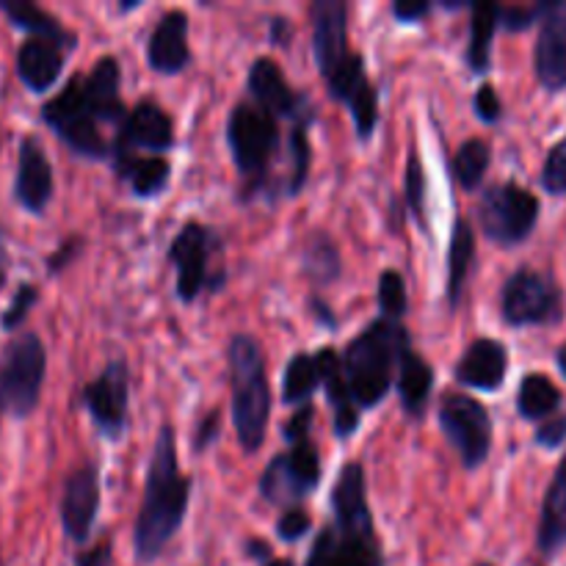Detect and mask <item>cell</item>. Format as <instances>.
Returning <instances> with one entry per match:
<instances>
[{"instance_id": "6da1fadb", "label": "cell", "mask_w": 566, "mask_h": 566, "mask_svg": "<svg viewBox=\"0 0 566 566\" xmlns=\"http://www.w3.org/2000/svg\"><path fill=\"white\" fill-rule=\"evenodd\" d=\"M332 514L335 520L315 539L307 566H385L359 462L343 464L332 490Z\"/></svg>"}, {"instance_id": "7a4b0ae2", "label": "cell", "mask_w": 566, "mask_h": 566, "mask_svg": "<svg viewBox=\"0 0 566 566\" xmlns=\"http://www.w3.org/2000/svg\"><path fill=\"white\" fill-rule=\"evenodd\" d=\"M188 497H191V481L180 473L175 429L164 426L149 457L147 486H144V503L136 523L138 562H155L164 553L171 536L180 531Z\"/></svg>"}, {"instance_id": "3957f363", "label": "cell", "mask_w": 566, "mask_h": 566, "mask_svg": "<svg viewBox=\"0 0 566 566\" xmlns=\"http://www.w3.org/2000/svg\"><path fill=\"white\" fill-rule=\"evenodd\" d=\"M409 348V335L398 321L379 318L368 326L359 337H354L346 348L343 374H346L348 390L359 409H370L381 403V398L392 387V370H396L401 354Z\"/></svg>"}, {"instance_id": "277c9868", "label": "cell", "mask_w": 566, "mask_h": 566, "mask_svg": "<svg viewBox=\"0 0 566 566\" xmlns=\"http://www.w3.org/2000/svg\"><path fill=\"white\" fill-rule=\"evenodd\" d=\"M232 374V423L243 451L254 453L265 442L271 415V387L265 374L263 348L249 335H235L230 343Z\"/></svg>"}, {"instance_id": "5b68a950", "label": "cell", "mask_w": 566, "mask_h": 566, "mask_svg": "<svg viewBox=\"0 0 566 566\" xmlns=\"http://www.w3.org/2000/svg\"><path fill=\"white\" fill-rule=\"evenodd\" d=\"M542 205L536 193L517 182H497L484 191L479 202L481 230L497 247H517L536 230Z\"/></svg>"}, {"instance_id": "8992f818", "label": "cell", "mask_w": 566, "mask_h": 566, "mask_svg": "<svg viewBox=\"0 0 566 566\" xmlns=\"http://www.w3.org/2000/svg\"><path fill=\"white\" fill-rule=\"evenodd\" d=\"M44 346L36 335H20L0 354V412L22 418L39 403L44 381Z\"/></svg>"}, {"instance_id": "52a82bcc", "label": "cell", "mask_w": 566, "mask_h": 566, "mask_svg": "<svg viewBox=\"0 0 566 566\" xmlns=\"http://www.w3.org/2000/svg\"><path fill=\"white\" fill-rule=\"evenodd\" d=\"M503 321L514 329L525 326L558 324L564 315L562 287L547 274L534 269H520L503 285L501 296Z\"/></svg>"}, {"instance_id": "ba28073f", "label": "cell", "mask_w": 566, "mask_h": 566, "mask_svg": "<svg viewBox=\"0 0 566 566\" xmlns=\"http://www.w3.org/2000/svg\"><path fill=\"white\" fill-rule=\"evenodd\" d=\"M227 142L241 175L258 177L269 169L276 147H280V127L269 111L258 103H238L227 122Z\"/></svg>"}, {"instance_id": "9c48e42d", "label": "cell", "mask_w": 566, "mask_h": 566, "mask_svg": "<svg viewBox=\"0 0 566 566\" xmlns=\"http://www.w3.org/2000/svg\"><path fill=\"white\" fill-rule=\"evenodd\" d=\"M44 122L64 138L77 155L83 158H105L111 153L108 142L99 133L97 119L83 97V77H72L59 97L44 105Z\"/></svg>"}, {"instance_id": "30bf717a", "label": "cell", "mask_w": 566, "mask_h": 566, "mask_svg": "<svg viewBox=\"0 0 566 566\" xmlns=\"http://www.w3.org/2000/svg\"><path fill=\"white\" fill-rule=\"evenodd\" d=\"M440 426L464 468L475 470L490 459L492 420L484 403L462 392H448L440 403Z\"/></svg>"}, {"instance_id": "8fae6325", "label": "cell", "mask_w": 566, "mask_h": 566, "mask_svg": "<svg viewBox=\"0 0 566 566\" xmlns=\"http://www.w3.org/2000/svg\"><path fill=\"white\" fill-rule=\"evenodd\" d=\"M321 484V459L313 442L304 440L291 446V451L271 459L260 479V492L274 506H287L298 503L302 497L313 495L315 486Z\"/></svg>"}, {"instance_id": "7c38bea8", "label": "cell", "mask_w": 566, "mask_h": 566, "mask_svg": "<svg viewBox=\"0 0 566 566\" xmlns=\"http://www.w3.org/2000/svg\"><path fill=\"white\" fill-rule=\"evenodd\" d=\"M127 403H130V370L125 359L108 363L92 385L83 387V407L111 440H119L125 431Z\"/></svg>"}, {"instance_id": "4fadbf2b", "label": "cell", "mask_w": 566, "mask_h": 566, "mask_svg": "<svg viewBox=\"0 0 566 566\" xmlns=\"http://www.w3.org/2000/svg\"><path fill=\"white\" fill-rule=\"evenodd\" d=\"M210 252H213V232L199 221H188L180 235L171 241L169 260L177 269V296L182 302H193L202 293V287L210 285Z\"/></svg>"}, {"instance_id": "5bb4252c", "label": "cell", "mask_w": 566, "mask_h": 566, "mask_svg": "<svg viewBox=\"0 0 566 566\" xmlns=\"http://www.w3.org/2000/svg\"><path fill=\"white\" fill-rule=\"evenodd\" d=\"M313 48L324 81H332L352 61L348 9L343 0H318L313 6Z\"/></svg>"}, {"instance_id": "9a60e30c", "label": "cell", "mask_w": 566, "mask_h": 566, "mask_svg": "<svg viewBox=\"0 0 566 566\" xmlns=\"http://www.w3.org/2000/svg\"><path fill=\"white\" fill-rule=\"evenodd\" d=\"M534 70L542 88L558 94L566 88V0H551L539 22Z\"/></svg>"}, {"instance_id": "2e32d148", "label": "cell", "mask_w": 566, "mask_h": 566, "mask_svg": "<svg viewBox=\"0 0 566 566\" xmlns=\"http://www.w3.org/2000/svg\"><path fill=\"white\" fill-rule=\"evenodd\" d=\"M99 509V473L94 464H81L66 479L61 497V523L72 542H86Z\"/></svg>"}, {"instance_id": "e0dca14e", "label": "cell", "mask_w": 566, "mask_h": 566, "mask_svg": "<svg viewBox=\"0 0 566 566\" xmlns=\"http://www.w3.org/2000/svg\"><path fill=\"white\" fill-rule=\"evenodd\" d=\"M175 144L171 133V119L160 105L138 103L122 122L119 138H116L114 158L136 155V149H149V153H166Z\"/></svg>"}, {"instance_id": "ac0fdd59", "label": "cell", "mask_w": 566, "mask_h": 566, "mask_svg": "<svg viewBox=\"0 0 566 566\" xmlns=\"http://www.w3.org/2000/svg\"><path fill=\"white\" fill-rule=\"evenodd\" d=\"M509 374V352L503 343L492 337L470 343L464 357L457 365V381L481 392L501 390Z\"/></svg>"}, {"instance_id": "d6986e66", "label": "cell", "mask_w": 566, "mask_h": 566, "mask_svg": "<svg viewBox=\"0 0 566 566\" xmlns=\"http://www.w3.org/2000/svg\"><path fill=\"white\" fill-rule=\"evenodd\" d=\"M147 61L155 72L160 75H177L186 70L191 61V50H188V14L175 9L166 11L155 25L153 36L147 44Z\"/></svg>"}, {"instance_id": "ffe728a7", "label": "cell", "mask_w": 566, "mask_h": 566, "mask_svg": "<svg viewBox=\"0 0 566 566\" xmlns=\"http://www.w3.org/2000/svg\"><path fill=\"white\" fill-rule=\"evenodd\" d=\"M14 193L22 208L31 213H42L53 197V169L36 138H22Z\"/></svg>"}, {"instance_id": "44dd1931", "label": "cell", "mask_w": 566, "mask_h": 566, "mask_svg": "<svg viewBox=\"0 0 566 566\" xmlns=\"http://www.w3.org/2000/svg\"><path fill=\"white\" fill-rule=\"evenodd\" d=\"M249 88H252L254 103L271 116H285V119H298L304 116V97H298L291 86H287L285 75L276 66V61L258 59L249 70Z\"/></svg>"}, {"instance_id": "7402d4cb", "label": "cell", "mask_w": 566, "mask_h": 566, "mask_svg": "<svg viewBox=\"0 0 566 566\" xmlns=\"http://www.w3.org/2000/svg\"><path fill=\"white\" fill-rule=\"evenodd\" d=\"M315 365H318L321 385L326 387V398L335 409V434L352 437L359 426V407L354 403L352 390H348L340 357L335 354V348L326 346L315 354Z\"/></svg>"}, {"instance_id": "603a6c76", "label": "cell", "mask_w": 566, "mask_h": 566, "mask_svg": "<svg viewBox=\"0 0 566 566\" xmlns=\"http://www.w3.org/2000/svg\"><path fill=\"white\" fill-rule=\"evenodd\" d=\"M536 547L545 558H556L566 547V453L545 492L536 528Z\"/></svg>"}, {"instance_id": "cb8c5ba5", "label": "cell", "mask_w": 566, "mask_h": 566, "mask_svg": "<svg viewBox=\"0 0 566 566\" xmlns=\"http://www.w3.org/2000/svg\"><path fill=\"white\" fill-rule=\"evenodd\" d=\"M83 97L97 122H125L127 108L119 97V64L105 55L97 61L92 75L83 77Z\"/></svg>"}, {"instance_id": "d4e9b609", "label": "cell", "mask_w": 566, "mask_h": 566, "mask_svg": "<svg viewBox=\"0 0 566 566\" xmlns=\"http://www.w3.org/2000/svg\"><path fill=\"white\" fill-rule=\"evenodd\" d=\"M64 70V50L50 39L31 36L17 53V72L33 92H48Z\"/></svg>"}, {"instance_id": "484cf974", "label": "cell", "mask_w": 566, "mask_h": 566, "mask_svg": "<svg viewBox=\"0 0 566 566\" xmlns=\"http://www.w3.org/2000/svg\"><path fill=\"white\" fill-rule=\"evenodd\" d=\"M396 379L403 409H407L409 415L423 412L431 387H434V370H431V365L426 363L423 357H418L412 348H407V352L401 354V359H398Z\"/></svg>"}, {"instance_id": "4316f807", "label": "cell", "mask_w": 566, "mask_h": 566, "mask_svg": "<svg viewBox=\"0 0 566 566\" xmlns=\"http://www.w3.org/2000/svg\"><path fill=\"white\" fill-rule=\"evenodd\" d=\"M475 258V232L464 219L457 221L451 235V252H448V304L453 310L459 307L464 293V282H468L470 265Z\"/></svg>"}, {"instance_id": "83f0119b", "label": "cell", "mask_w": 566, "mask_h": 566, "mask_svg": "<svg viewBox=\"0 0 566 566\" xmlns=\"http://www.w3.org/2000/svg\"><path fill=\"white\" fill-rule=\"evenodd\" d=\"M562 401V390L553 385L551 376L528 374L520 381L517 412L523 420H542V423H545L547 418H553V415L558 412Z\"/></svg>"}, {"instance_id": "f1b7e54d", "label": "cell", "mask_w": 566, "mask_h": 566, "mask_svg": "<svg viewBox=\"0 0 566 566\" xmlns=\"http://www.w3.org/2000/svg\"><path fill=\"white\" fill-rule=\"evenodd\" d=\"M501 25V6L497 3H475L473 20H470V48L468 64L470 70L484 75L492 61V39Z\"/></svg>"}, {"instance_id": "f546056e", "label": "cell", "mask_w": 566, "mask_h": 566, "mask_svg": "<svg viewBox=\"0 0 566 566\" xmlns=\"http://www.w3.org/2000/svg\"><path fill=\"white\" fill-rule=\"evenodd\" d=\"M0 9L11 17V22L25 31H31L36 39H50V42L61 44V48H75V36L64 31L59 20L42 11L39 6L28 3V0H3Z\"/></svg>"}, {"instance_id": "4dcf8cb0", "label": "cell", "mask_w": 566, "mask_h": 566, "mask_svg": "<svg viewBox=\"0 0 566 566\" xmlns=\"http://www.w3.org/2000/svg\"><path fill=\"white\" fill-rule=\"evenodd\" d=\"M116 169L125 180H130V188L138 197H155L169 186V160L160 155H149V158L125 155V158H116Z\"/></svg>"}, {"instance_id": "1f68e13d", "label": "cell", "mask_w": 566, "mask_h": 566, "mask_svg": "<svg viewBox=\"0 0 566 566\" xmlns=\"http://www.w3.org/2000/svg\"><path fill=\"white\" fill-rule=\"evenodd\" d=\"M321 385L318 365L315 357L298 352L296 357H291L285 368V381H282V401L285 403H310V396L315 392V387Z\"/></svg>"}, {"instance_id": "d6a6232c", "label": "cell", "mask_w": 566, "mask_h": 566, "mask_svg": "<svg viewBox=\"0 0 566 566\" xmlns=\"http://www.w3.org/2000/svg\"><path fill=\"white\" fill-rule=\"evenodd\" d=\"M492 149L490 144L481 142V138H470L459 147L457 158H453V171H457V180L464 191H475L484 180L486 169H490Z\"/></svg>"}, {"instance_id": "836d02e7", "label": "cell", "mask_w": 566, "mask_h": 566, "mask_svg": "<svg viewBox=\"0 0 566 566\" xmlns=\"http://www.w3.org/2000/svg\"><path fill=\"white\" fill-rule=\"evenodd\" d=\"M304 271L318 285H326V282L340 274V254H337V247L329 238L315 235L313 241H307V247H304Z\"/></svg>"}, {"instance_id": "e575fe53", "label": "cell", "mask_w": 566, "mask_h": 566, "mask_svg": "<svg viewBox=\"0 0 566 566\" xmlns=\"http://www.w3.org/2000/svg\"><path fill=\"white\" fill-rule=\"evenodd\" d=\"M291 158H293V175L291 186H287V193H298L307 182L310 175V136H307V122H298L291 133Z\"/></svg>"}, {"instance_id": "d590c367", "label": "cell", "mask_w": 566, "mask_h": 566, "mask_svg": "<svg viewBox=\"0 0 566 566\" xmlns=\"http://www.w3.org/2000/svg\"><path fill=\"white\" fill-rule=\"evenodd\" d=\"M379 304L387 321H398L407 313V285L398 271H385L379 280Z\"/></svg>"}, {"instance_id": "8d00e7d4", "label": "cell", "mask_w": 566, "mask_h": 566, "mask_svg": "<svg viewBox=\"0 0 566 566\" xmlns=\"http://www.w3.org/2000/svg\"><path fill=\"white\" fill-rule=\"evenodd\" d=\"M539 180L551 197H566V136L551 147Z\"/></svg>"}, {"instance_id": "74e56055", "label": "cell", "mask_w": 566, "mask_h": 566, "mask_svg": "<svg viewBox=\"0 0 566 566\" xmlns=\"http://www.w3.org/2000/svg\"><path fill=\"white\" fill-rule=\"evenodd\" d=\"M407 205L415 219H418V224L426 230V171L418 153L409 155L407 160Z\"/></svg>"}, {"instance_id": "f35d334b", "label": "cell", "mask_w": 566, "mask_h": 566, "mask_svg": "<svg viewBox=\"0 0 566 566\" xmlns=\"http://www.w3.org/2000/svg\"><path fill=\"white\" fill-rule=\"evenodd\" d=\"M545 11H547V3L501 6V25L506 28V31H528L531 25L542 22Z\"/></svg>"}, {"instance_id": "ab89813d", "label": "cell", "mask_w": 566, "mask_h": 566, "mask_svg": "<svg viewBox=\"0 0 566 566\" xmlns=\"http://www.w3.org/2000/svg\"><path fill=\"white\" fill-rule=\"evenodd\" d=\"M310 528H313V520H310V514L298 506L285 509L280 523H276V534H280L282 542H298L302 536L310 534Z\"/></svg>"}, {"instance_id": "60d3db41", "label": "cell", "mask_w": 566, "mask_h": 566, "mask_svg": "<svg viewBox=\"0 0 566 566\" xmlns=\"http://www.w3.org/2000/svg\"><path fill=\"white\" fill-rule=\"evenodd\" d=\"M473 105H475V114H479V119L486 122V125H495V122L503 116V103H501V97H497V92L492 83H481V88L475 92Z\"/></svg>"}, {"instance_id": "b9f144b4", "label": "cell", "mask_w": 566, "mask_h": 566, "mask_svg": "<svg viewBox=\"0 0 566 566\" xmlns=\"http://www.w3.org/2000/svg\"><path fill=\"white\" fill-rule=\"evenodd\" d=\"M534 442L539 448H547V451H558V448L566 442V415H558V418H547L545 423H539L536 429Z\"/></svg>"}, {"instance_id": "7bdbcfd3", "label": "cell", "mask_w": 566, "mask_h": 566, "mask_svg": "<svg viewBox=\"0 0 566 566\" xmlns=\"http://www.w3.org/2000/svg\"><path fill=\"white\" fill-rule=\"evenodd\" d=\"M33 302H36V287H33V285H22L20 291H17V296H14V302H11V307L6 310V315H3V326H6V329H14L17 324H22Z\"/></svg>"}, {"instance_id": "ee69618b", "label": "cell", "mask_w": 566, "mask_h": 566, "mask_svg": "<svg viewBox=\"0 0 566 566\" xmlns=\"http://www.w3.org/2000/svg\"><path fill=\"white\" fill-rule=\"evenodd\" d=\"M313 415H315L313 403H302V409H298V412L293 415L291 420H287V426H285V431H282V434H285V440L291 442V446L310 440V426H313Z\"/></svg>"}, {"instance_id": "f6af8a7d", "label": "cell", "mask_w": 566, "mask_h": 566, "mask_svg": "<svg viewBox=\"0 0 566 566\" xmlns=\"http://www.w3.org/2000/svg\"><path fill=\"white\" fill-rule=\"evenodd\" d=\"M429 11H431L429 0H398V3L392 6V14H396V20L401 22H418L423 20Z\"/></svg>"}, {"instance_id": "bcb514c9", "label": "cell", "mask_w": 566, "mask_h": 566, "mask_svg": "<svg viewBox=\"0 0 566 566\" xmlns=\"http://www.w3.org/2000/svg\"><path fill=\"white\" fill-rule=\"evenodd\" d=\"M219 429H221V415H219V409H216V412H210L208 418L199 423L197 434H193V448H197V451H205L210 442H216V434H219Z\"/></svg>"}, {"instance_id": "7dc6e473", "label": "cell", "mask_w": 566, "mask_h": 566, "mask_svg": "<svg viewBox=\"0 0 566 566\" xmlns=\"http://www.w3.org/2000/svg\"><path fill=\"white\" fill-rule=\"evenodd\" d=\"M111 562V545H97L94 551H86L81 553V556L75 558V566H108Z\"/></svg>"}, {"instance_id": "c3c4849f", "label": "cell", "mask_w": 566, "mask_h": 566, "mask_svg": "<svg viewBox=\"0 0 566 566\" xmlns=\"http://www.w3.org/2000/svg\"><path fill=\"white\" fill-rule=\"evenodd\" d=\"M77 249H81V241H70V243H64V249H59V252L53 254V258H50V271H59V269H64L66 263H70L72 258H75L77 254Z\"/></svg>"}, {"instance_id": "681fc988", "label": "cell", "mask_w": 566, "mask_h": 566, "mask_svg": "<svg viewBox=\"0 0 566 566\" xmlns=\"http://www.w3.org/2000/svg\"><path fill=\"white\" fill-rule=\"evenodd\" d=\"M271 39H274L276 44H287V39H291V22L276 17V20L271 22Z\"/></svg>"}, {"instance_id": "f907efd6", "label": "cell", "mask_w": 566, "mask_h": 566, "mask_svg": "<svg viewBox=\"0 0 566 566\" xmlns=\"http://www.w3.org/2000/svg\"><path fill=\"white\" fill-rule=\"evenodd\" d=\"M247 551H249V556H254V558H260V562H274V558H271V547L265 545V542H247Z\"/></svg>"}, {"instance_id": "816d5d0a", "label": "cell", "mask_w": 566, "mask_h": 566, "mask_svg": "<svg viewBox=\"0 0 566 566\" xmlns=\"http://www.w3.org/2000/svg\"><path fill=\"white\" fill-rule=\"evenodd\" d=\"M315 307V313H318V318L321 321H326V324L329 326H335V318H332V313H329V307H326L324 302H321V298H313V302H310Z\"/></svg>"}, {"instance_id": "f5cc1de1", "label": "cell", "mask_w": 566, "mask_h": 566, "mask_svg": "<svg viewBox=\"0 0 566 566\" xmlns=\"http://www.w3.org/2000/svg\"><path fill=\"white\" fill-rule=\"evenodd\" d=\"M556 365H558V370H562V376L566 379V343L556 352Z\"/></svg>"}, {"instance_id": "db71d44e", "label": "cell", "mask_w": 566, "mask_h": 566, "mask_svg": "<svg viewBox=\"0 0 566 566\" xmlns=\"http://www.w3.org/2000/svg\"><path fill=\"white\" fill-rule=\"evenodd\" d=\"M265 566H293V562H287V558H282V562H269Z\"/></svg>"}, {"instance_id": "11a10c76", "label": "cell", "mask_w": 566, "mask_h": 566, "mask_svg": "<svg viewBox=\"0 0 566 566\" xmlns=\"http://www.w3.org/2000/svg\"><path fill=\"white\" fill-rule=\"evenodd\" d=\"M479 566H495V564H479Z\"/></svg>"}]
</instances>
